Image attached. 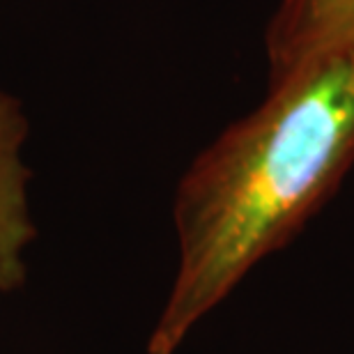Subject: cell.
I'll list each match as a JSON object with an SVG mask.
<instances>
[{
    "mask_svg": "<svg viewBox=\"0 0 354 354\" xmlns=\"http://www.w3.org/2000/svg\"><path fill=\"white\" fill-rule=\"evenodd\" d=\"M354 166V51L276 76L198 154L175 196L177 269L147 354H175L251 269L281 251Z\"/></svg>",
    "mask_w": 354,
    "mask_h": 354,
    "instance_id": "obj_1",
    "label": "cell"
},
{
    "mask_svg": "<svg viewBox=\"0 0 354 354\" xmlns=\"http://www.w3.org/2000/svg\"><path fill=\"white\" fill-rule=\"evenodd\" d=\"M28 120L19 99L0 90V292L26 281V251L35 239L24 159Z\"/></svg>",
    "mask_w": 354,
    "mask_h": 354,
    "instance_id": "obj_2",
    "label": "cell"
},
{
    "mask_svg": "<svg viewBox=\"0 0 354 354\" xmlns=\"http://www.w3.org/2000/svg\"><path fill=\"white\" fill-rule=\"evenodd\" d=\"M345 51H354V0H283L269 32L276 74Z\"/></svg>",
    "mask_w": 354,
    "mask_h": 354,
    "instance_id": "obj_3",
    "label": "cell"
}]
</instances>
